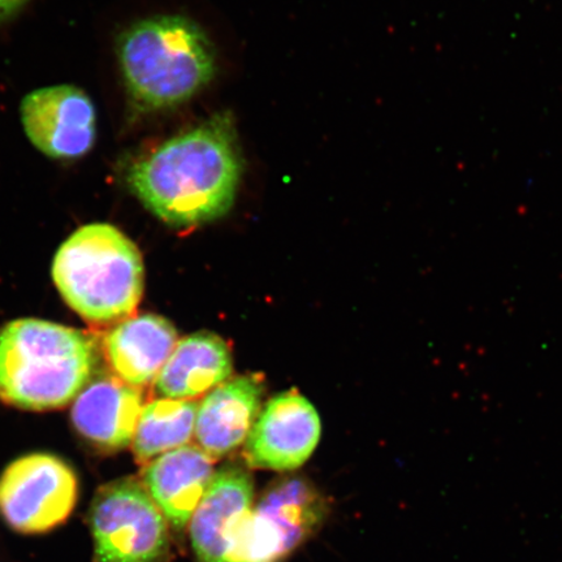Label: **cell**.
<instances>
[{
	"label": "cell",
	"instance_id": "15",
	"mask_svg": "<svg viewBox=\"0 0 562 562\" xmlns=\"http://www.w3.org/2000/svg\"><path fill=\"white\" fill-rule=\"evenodd\" d=\"M232 371L227 342L214 334H194L178 341L159 372L156 389L165 398L193 400L226 383Z\"/></svg>",
	"mask_w": 562,
	"mask_h": 562
},
{
	"label": "cell",
	"instance_id": "7",
	"mask_svg": "<svg viewBox=\"0 0 562 562\" xmlns=\"http://www.w3.org/2000/svg\"><path fill=\"white\" fill-rule=\"evenodd\" d=\"M79 496V482L59 457L32 453L0 475V515L13 530L47 532L67 521Z\"/></svg>",
	"mask_w": 562,
	"mask_h": 562
},
{
	"label": "cell",
	"instance_id": "6",
	"mask_svg": "<svg viewBox=\"0 0 562 562\" xmlns=\"http://www.w3.org/2000/svg\"><path fill=\"white\" fill-rule=\"evenodd\" d=\"M325 513V501L311 483L279 482L238 527L229 562H280L312 536Z\"/></svg>",
	"mask_w": 562,
	"mask_h": 562
},
{
	"label": "cell",
	"instance_id": "14",
	"mask_svg": "<svg viewBox=\"0 0 562 562\" xmlns=\"http://www.w3.org/2000/svg\"><path fill=\"white\" fill-rule=\"evenodd\" d=\"M178 346V331L170 321L156 314L131 316L105 337V358L115 375L132 386L157 381Z\"/></svg>",
	"mask_w": 562,
	"mask_h": 562
},
{
	"label": "cell",
	"instance_id": "8",
	"mask_svg": "<svg viewBox=\"0 0 562 562\" xmlns=\"http://www.w3.org/2000/svg\"><path fill=\"white\" fill-rule=\"evenodd\" d=\"M20 112L26 137L46 157L72 160L93 149L95 105L80 88L55 86L34 90L21 102Z\"/></svg>",
	"mask_w": 562,
	"mask_h": 562
},
{
	"label": "cell",
	"instance_id": "10",
	"mask_svg": "<svg viewBox=\"0 0 562 562\" xmlns=\"http://www.w3.org/2000/svg\"><path fill=\"white\" fill-rule=\"evenodd\" d=\"M252 501L255 483L245 469L226 467L214 474L189 522L196 562H229L236 532Z\"/></svg>",
	"mask_w": 562,
	"mask_h": 562
},
{
	"label": "cell",
	"instance_id": "13",
	"mask_svg": "<svg viewBox=\"0 0 562 562\" xmlns=\"http://www.w3.org/2000/svg\"><path fill=\"white\" fill-rule=\"evenodd\" d=\"M214 474V460L200 447L187 445L146 463L143 484L168 524L181 532L191 522Z\"/></svg>",
	"mask_w": 562,
	"mask_h": 562
},
{
	"label": "cell",
	"instance_id": "17",
	"mask_svg": "<svg viewBox=\"0 0 562 562\" xmlns=\"http://www.w3.org/2000/svg\"><path fill=\"white\" fill-rule=\"evenodd\" d=\"M26 2L27 0H0V23L15 15Z\"/></svg>",
	"mask_w": 562,
	"mask_h": 562
},
{
	"label": "cell",
	"instance_id": "5",
	"mask_svg": "<svg viewBox=\"0 0 562 562\" xmlns=\"http://www.w3.org/2000/svg\"><path fill=\"white\" fill-rule=\"evenodd\" d=\"M89 524L95 562H160L170 553V524L143 482L124 477L104 484Z\"/></svg>",
	"mask_w": 562,
	"mask_h": 562
},
{
	"label": "cell",
	"instance_id": "16",
	"mask_svg": "<svg viewBox=\"0 0 562 562\" xmlns=\"http://www.w3.org/2000/svg\"><path fill=\"white\" fill-rule=\"evenodd\" d=\"M199 403L194 400L158 398L140 411L132 447L140 463L188 445L195 431Z\"/></svg>",
	"mask_w": 562,
	"mask_h": 562
},
{
	"label": "cell",
	"instance_id": "11",
	"mask_svg": "<svg viewBox=\"0 0 562 562\" xmlns=\"http://www.w3.org/2000/svg\"><path fill=\"white\" fill-rule=\"evenodd\" d=\"M143 396L116 375L91 378L77 395L72 422L82 438L104 451H121L135 438Z\"/></svg>",
	"mask_w": 562,
	"mask_h": 562
},
{
	"label": "cell",
	"instance_id": "1",
	"mask_svg": "<svg viewBox=\"0 0 562 562\" xmlns=\"http://www.w3.org/2000/svg\"><path fill=\"white\" fill-rule=\"evenodd\" d=\"M241 171L234 125L221 115L168 139L138 160L128 182L159 220L189 227L228 213Z\"/></svg>",
	"mask_w": 562,
	"mask_h": 562
},
{
	"label": "cell",
	"instance_id": "3",
	"mask_svg": "<svg viewBox=\"0 0 562 562\" xmlns=\"http://www.w3.org/2000/svg\"><path fill=\"white\" fill-rule=\"evenodd\" d=\"M117 55L126 89L143 110L170 109L191 100L216 72L207 35L181 16L132 25L119 40Z\"/></svg>",
	"mask_w": 562,
	"mask_h": 562
},
{
	"label": "cell",
	"instance_id": "2",
	"mask_svg": "<svg viewBox=\"0 0 562 562\" xmlns=\"http://www.w3.org/2000/svg\"><path fill=\"white\" fill-rule=\"evenodd\" d=\"M98 356L86 333L25 318L0 328V400L21 409L65 407L93 378Z\"/></svg>",
	"mask_w": 562,
	"mask_h": 562
},
{
	"label": "cell",
	"instance_id": "12",
	"mask_svg": "<svg viewBox=\"0 0 562 562\" xmlns=\"http://www.w3.org/2000/svg\"><path fill=\"white\" fill-rule=\"evenodd\" d=\"M265 385L252 375L231 379L199 404L194 437L211 459L234 452L248 439L261 413Z\"/></svg>",
	"mask_w": 562,
	"mask_h": 562
},
{
	"label": "cell",
	"instance_id": "9",
	"mask_svg": "<svg viewBox=\"0 0 562 562\" xmlns=\"http://www.w3.org/2000/svg\"><path fill=\"white\" fill-rule=\"evenodd\" d=\"M318 412L296 391L270 400L259 413L244 454L251 468L290 472L311 459L321 440Z\"/></svg>",
	"mask_w": 562,
	"mask_h": 562
},
{
	"label": "cell",
	"instance_id": "4",
	"mask_svg": "<svg viewBox=\"0 0 562 562\" xmlns=\"http://www.w3.org/2000/svg\"><path fill=\"white\" fill-rule=\"evenodd\" d=\"M53 279L67 305L82 319L114 325L131 318L143 299V257L116 227L88 224L56 252Z\"/></svg>",
	"mask_w": 562,
	"mask_h": 562
}]
</instances>
